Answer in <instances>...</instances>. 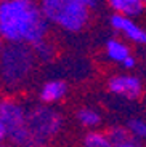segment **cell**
<instances>
[{"mask_svg": "<svg viewBox=\"0 0 146 147\" xmlns=\"http://www.w3.org/2000/svg\"><path fill=\"white\" fill-rule=\"evenodd\" d=\"M108 91L127 101H136L143 94V83L133 74H117L108 80Z\"/></svg>", "mask_w": 146, "mask_h": 147, "instance_id": "6", "label": "cell"}, {"mask_svg": "<svg viewBox=\"0 0 146 147\" xmlns=\"http://www.w3.org/2000/svg\"><path fill=\"white\" fill-rule=\"evenodd\" d=\"M109 24L113 26L114 30H117L128 42H133L136 45H146V30L140 24H136L132 18L113 13L109 18Z\"/></svg>", "mask_w": 146, "mask_h": 147, "instance_id": "7", "label": "cell"}, {"mask_svg": "<svg viewBox=\"0 0 146 147\" xmlns=\"http://www.w3.org/2000/svg\"><path fill=\"white\" fill-rule=\"evenodd\" d=\"M76 2H81L82 5H85L87 8H95L96 7V3H98V0H76Z\"/></svg>", "mask_w": 146, "mask_h": 147, "instance_id": "17", "label": "cell"}, {"mask_svg": "<svg viewBox=\"0 0 146 147\" xmlns=\"http://www.w3.org/2000/svg\"><path fill=\"white\" fill-rule=\"evenodd\" d=\"M27 126L32 147H48L63 128V115L53 106L39 102L27 107Z\"/></svg>", "mask_w": 146, "mask_h": 147, "instance_id": "5", "label": "cell"}, {"mask_svg": "<svg viewBox=\"0 0 146 147\" xmlns=\"http://www.w3.org/2000/svg\"><path fill=\"white\" fill-rule=\"evenodd\" d=\"M77 121L81 123L84 128L90 129V131H93V129L96 128V126H100V123H101V114H100L96 109H93V107H81V109L77 110Z\"/></svg>", "mask_w": 146, "mask_h": 147, "instance_id": "12", "label": "cell"}, {"mask_svg": "<svg viewBox=\"0 0 146 147\" xmlns=\"http://www.w3.org/2000/svg\"><path fill=\"white\" fill-rule=\"evenodd\" d=\"M2 147H15V146H10V144H3Z\"/></svg>", "mask_w": 146, "mask_h": 147, "instance_id": "18", "label": "cell"}, {"mask_svg": "<svg viewBox=\"0 0 146 147\" xmlns=\"http://www.w3.org/2000/svg\"><path fill=\"white\" fill-rule=\"evenodd\" d=\"M108 5L113 8L114 13L127 18H138L145 11V0H108Z\"/></svg>", "mask_w": 146, "mask_h": 147, "instance_id": "9", "label": "cell"}, {"mask_svg": "<svg viewBox=\"0 0 146 147\" xmlns=\"http://www.w3.org/2000/svg\"><path fill=\"white\" fill-rule=\"evenodd\" d=\"M0 34L8 43L34 47L45 40L48 34V21L40 7L32 0H2Z\"/></svg>", "mask_w": 146, "mask_h": 147, "instance_id": "1", "label": "cell"}, {"mask_svg": "<svg viewBox=\"0 0 146 147\" xmlns=\"http://www.w3.org/2000/svg\"><path fill=\"white\" fill-rule=\"evenodd\" d=\"M125 126H127L128 133L136 141H140L141 144H146V120L145 118H138V117L130 118Z\"/></svg>", "mask_w": 146, "mask_h": 147, "instance_id": "14", "label": "cell"}, {"mask_svg": "<svg viewBox=\"0 0 146 147\" xmlns=\"http://www.w3.org/2000/svg\"><path fill=\"white\" fill-rule=\"evenodd\" d=\"M39 7L48 22L66 32L82 30L90 18V8L76 0H40Z\"/></svg>", "mask_w": 146, "mask_h": 147, "instance_id": "4", "label": "cell"}, {"mask_svg": "<svg viewBox=\"0 0 146 147\" xmlns=\"http://www.w3.org/2000/svg\"><path fill=\"white\" fill-rule=\"evenodd\" d=\"M32 50H34V53H35V58L39 59V61H42V63H48V61H51L53 56H55V48L51 47L47 40H42V42H39V43H35L32 47Z\"/></svg>", "mask_w": 146, "mask_h": 147, "instance_id": "15", "label": "cell"}, {"mask_svg": "<svg viewBox=\"0 0 146 147\" xmlns=\"http://www.w3.org/2000/svg\"><path fill=\"white\" fill-rule=\"evenodd\" d=\"M81 147H114V146L111 142L109 136H108V133L93 129V131H88L82 138Z\"/></svg>", "mask_w": 146, "mask_h": 147, "instance_id": "13", "label": "cell"}, {"mask_svg": "<svg viewBox=\"0 0 146 147\" xmlns=\"http://www.w3.org/2000/svg\"><path fill=\"white\" fill-rule=\"evenodd\" d=\"M135 66H136V59L133 58V55H132L130 58H128L127 61H125V63H124V64H122V66H121V67H124L125 70H132V69H133V67H135Z\"/></svg>", "mask_w": 146, "mask_h": 147, "instance_id": "16", "label": "cell"}, {"mask_svg": "<svg viewBox=\"0 0 146 147\" xmlns=\"http://www.w3.org/2000/svg\"><path fill=\"white\" fill-rule=\"evenodd\" d=\"M32 47L23 43H8L2 48L0 72L2 80L8 88H18L27 80L35 64Z\"/></svg>", "mask_w": 146, "mask_h": 147, "instance_id": "3", "label": "cell"}, {"mask_svg": "<svg viewBox=\"0 0 146 147\" xmlns=\"http://www.w3.org/2000/svg\"><path fill=\"white\" fill-rule=\"evenodd\" d=\"M108 136H109L111 142L114 147H143V144L140 141H136L135 138L128 133L127 126H113L108 129Z\"/></svg>", "mask_w": 146, "mask_h": 147, "instance_id": "11", "label": "cell"}, {"mask_svg": "<svg viewBox=\"0 0 146 147\" xmlns=\"http://www.w3.org/2000/svg\"><path fill=\"white\" fill-rule=\"evenodd\" d=\"M145 3H146V0H145Z\"/></svg>", "mask_w": 146, "mask_h": 147, "instance_id": "19", "label": "cell"}, {"mask_svg": "<svg viewBox=\"0 0 146 147\" xmlns=\"http://www.w3.org/2000/svg\"><path fill=\"white\" fill-rule=\"evenodd\" d=\"M104 53H106V56H108V59H109L111 63H116V64H119V66H122V64L132 56L128 45L122 40H117V38H109V40L106 42Z\"/></svg>", "mask_w": 146, "mask_h": 147, "instance_id": "10", "label": "cell"}, {"mask_svg": "<svg viewBox=\"0 0 146 147\" xmlns=\"http://www.w3.org/2000/svg\"><path fill=\"white\" fill-rule=\"evenodd\" d=\"M0 139L15 147H32L27 107L15 98H3L0 102Z\"/></svg>", "mask_w": 146, "mask_h": 147, "instance_id": "2", "label": "cell"}, {"mask_svg": "<svg viewBox=\"0 0 146 147\" xmlns=\"http://www.w3.org/2000/svg\"><path fill=\"white\" fill-rule=\"evenodd\" d=\"M68 94V85L63 80H48L45 82L44 85L39 90V98L44 104H48V106H53V104L63 101Z\"/></svg>", "mask_w": 146, "mask_h": 147, "instance_id": "8", "label": "cell"}]
</instances>
